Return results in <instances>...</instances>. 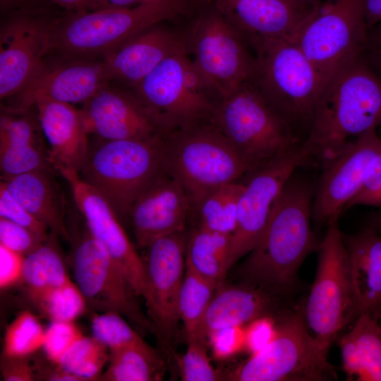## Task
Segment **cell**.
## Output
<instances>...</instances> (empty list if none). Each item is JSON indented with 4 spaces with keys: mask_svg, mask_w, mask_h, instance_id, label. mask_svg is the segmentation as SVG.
I'll use <instances>...</instances> for the list:
<instances>
[{
    "mask_svg": "<svg viewBox=\"0 0 381 381\" xmlns=\"http://www.w3.org/2000/svg\"><path fill=\"white\" fill-rule=\"evenodd\" d=\"M315 190L310 179L296 171L287 180L244 262L249 284L283 296L293 291L301 265L320 244L310 223Z\"/></svg>",
    "mask_w": 381,
    "mask_h": 381,
    "instance_id": "cell-1",
    "label": "cell"
},
{
    "mask_svg": "<svg viewBox=\"0 0 381 381\" xmlns=\"http://www.w3.org/2000/svg\"><path fill=\"white\" fill-rule=\"evenodd\" d=\"M381 126V77L363 54L327 80L308 135L302 143L310 160L320 162L352 138Z\"/></svg>",
    "mask_w": 381,
    "mask_h": 381,
    "instance_id": "cell-2",
    "label": "cell"
},
{
    "mask_svg": "<svg viewBox=\"0 0 381 381\" xmlns=\"http://www.w3.org/2000/svg\"><path fill=\"white\" fill-rule=\"evenodd\" d=\"M205 0H148L131 7L67 12L54 23L52 52L102 58L140 31L191 16Z\"/></svg>",
    "mask_w": 381,
    "mask_h": 381,
    "instance_id": "cell-3",
    "label": "cell"
},
{
    "mask_svg": "<svg viewBox=\"0 0 381 381\" xmlns=\"http://www.w3.org/2000/svg\"><path fill=\"white\" fill-rule=\"evenodd\" d=\"M251 46L256 68L250 83L303 143L326 80L292 38L261 40Z\"/></svg>",
    "mask_w": 381,
    "mask_h": 381,
    "instance_id": "cell-4",
    "label": "cell"
},
{
    "mask_svg": "<svg viewBox=\"0 0 381 381\" xmlns=\"http://www.w3.org/2000/svg\"><path fill=\"white\" fill-rule=\"evenodd\" d=\"M161 152L163 170L184 188L191 207L249 171L214 120L169 131L162 138Z\"/></svg>",
    "mask_w": 381,
    "mask_h": 381,
    "instance_id": "cell-5",
    "label": "cell"
},
{
    "mask_svg": "<svg viewBox=\"0 0 381 381\" xmlns=\"http://www.w3.org/2000/svg\"><path fill=\"white\" fill-rule=\"evenodd\" d=\"M131 89L167 133L213 120L222 99L186 52L164 59Z\"/></svg>",
    "mask_w": 381,
    "mask_h": 381,
    "instance_id": "cell-6",
    "label": "cell"
},
{
    "mask_svg": "<svg viewBox=\"0 0 381 381\" xmlns=\"http://www.w3.org/2000/svg\"><path fill=\"white\" fill-rule=\"evenodd\" d=\"M162 137L118 140L95 137L89 142L79 176L108 200L120 218L128 217L137 197L164 171Z\"/></svg>",
    "mask_w": 381,
    "mask_h": 381,
    "instance_id": "cell-7",
    "label": "cell"
},
{
    "mask_svg": "<svg viewBox=\"0 0 381 381\" xmlns=\"http://www.w3.org/2000/svg\"><path fill=\"white\" fill-rule=\"evenodd\" d=\"M187 52L222 99L250 82L256 68L248 41L206 0L185 20Z\"/></svg>",
    "mask_w": 381,
    "mask_h": 381,
    "instance_id": "cell-8",
    "label": "cell"
},
{
    "mask_svg": "<svg viewBox=\"0 0 381 381\" xmlns=\"http://www.w3.org/2000/svg\"><path fill=\"white\" fill-rule=\"evenodd\" d=\"M213 120L246 162L248 173L302 144L250 82L221 100Z\"/></svg>",
    "mask_w": 381,
    "mask_h": 381,
    "instance_id": "cell-9",
    "label": "cell"
},
{
    "mask_svg": "<svg viewBox=\"0 0 381 381\" xmlns=\"http://www.w3.org/2000/svg\"><path fill=\"white\" fill-rule=\"evenodd\" d=\"M303 299L277 318V334L260 352L237 367L229 380L236 381H328L337 380L326 351L308 330Z\"/></svg>",
    "mask_w": 381,
    "mask_h": 381,
    "instance_id": "cell-10",
    "label": "cell"
},
{
    "mask_svg": "<svg viewBox=\"0 0 381 381\" xmlns=\"http://www.w3.org/2000/svg\"><path fill=\"white\" fill-rule=\"evenodd\" d=\"M315 280L303 302L307 327L327 351L349 325L359 316L349 258L341 231L335 221L320 242Z\"/></svg>",
    "mask_w": 381,
    "mask_h": 381,
    "instance_id": "cell-11",
    "label": "cell"
},
{
    "mask_svg": "<svg viewBox=\"0 0 381 381\" xmlns=\"http://www.w3.org/2000/svg\"><path fill=\"white\" fill-rule=\"evenodd\" d=\"M68 228L75 284L86 305L94 311L117 313L143 329L154 330L123 272L85 222L82 230Z\"/></svg>",
    "mask_w": 381,
    "mask_h": 381,
    "instance_id": "cell-12",
    "label": "cell"
},
{
    "mask_svg": "<svg viewBox=\"0 0 381 381\" xmlns=\"http://www.w3.org/2000/svg\"><path fill=\"white\" fill-rule=\"evenodd\" d=\"M364 0H330L320 4L292 38L327 80L363 54L368 28Z\"/></svg>",
    "mask_w": 381,
    "mask_h": 381,
    "instance_id": "cell-13",
    "label": "cell"
},
{
    "mask_svg": "<svg viewBox=\"0 0 381 381\" xmlns=\"http://www.w3.org/2000/svg\"><path fill=\"white\" fill-rule=\"evenodd\" d=\"M7 13L0 29L1 100L18 95L52 52L58 17L33 5Z\"/></svg>",
    "mask_w": 381,
    "mask_h": 381,
    "instance_id": "cell-14",
    "label": "cell"
},
{
    "mask_svg": "<svg viewBox=\"0 0 381 381\" xmlns=\"http://www.w3.org/2000/svg\"><path fill=\"white\" fill-rule=\"evenodd\" d=\"M310 162L301 144L245 176L246 180L239 200L236 226L231 236L226 272L254 248L284 184L298 167Z\"/></svg>",
    "mask_w": 381,
    "mask_h": 381,
    "instance_id": "cell-15",
    "label": "cell"
},
{
    "mask_svg": "<svg viewBox=\"0 0 381 381\" xmlns=\"http://www.w3.org/2000/svg\"><path fill=\"white\" fill-rule=\"evenodd\" d=\"M380 150L381 137L377 128H370L321 162L322 174L312 205V219L317 224L327 226L338 221L361 188L368 164Z\"/></svg>",
    "mask_w": 381,
    "mask_h": 381,
    "instance_id": "cell-16",
    "label": "cell"
},
{
    "mask_svg": "<svg viewBox=\"0 0 381 381\" xmlns=\"http://www.w3.org/2000/svg\"><path fill=\"white\" fill-rule=\"evenodd\" d=\"M184 229L159 237L144 249L146 274L145 301L154 330L167 339L180 320L178 301L186 270Z\"/></svg>",
    "mask_w": 381,
    "mask_h": 381,
    "instance_id": "cell-17",
    "label": "cell"
},
{
    "mask_svg": "<svg viewBox=\"0 0 381 381\" xmlns=\"http://www.w3.org/2000/svg\"><path fill=\"white\" fill-rule=\"evenodd\" d=\"M56 171L69 184L76 208L92 234L121 268L136 296L145 298V265L128 238L120 217L108 200L84 181L79 173L64 168Z\"/></svg>",
    "mask_w": 381,
    "mask_h": 381,
    "instance_id": "cell-18",
    "label": "cell"
},
{
    "mask_svg": "<svg viewBox=\"0 0 381 381\" xmlns=\"http://www.w3.org/2000/svg\"><path fill=\"white\" fill-rule=\"evenodd\" d=\"M46 57L44 63L14 102L3 108L25 111L37 99L84 104L109 83L102 58H91L59 53Z\"/></svg>",
    "mask_w": 381,
    "mask_h": 381,
    "instance_id": "cell-19",
    "label": "cell"
},
{
    "mask_svg": "<svg viewBox=\"0 0 381 381\" xmlns=\"http://www.w3.org/2000/svg\"><path fill=\"white\" fill-rule=\"evenodd\" d=\"M80 110L88 134L110 140H148L167 133L130 88L110 82Z\"/></svg>",
    "mask_w": 381,
    "mask_h": 381,
    "instance_id": "cell-20",
    "label": "cell"
},
{
    "mask_svg": "<svg viewBox=\"0 0 381 381\" xmlns=\"http://www.w3.org/2000/svg\"><path fill=\"white\" fill-rule=\"evenodd\" d=\"M185 20L152 25L103 56L109 82L132 88L166 58L187 52Z\"/></svg>",
    "mask_w": 381,
    "mask_h": 381,
    "instance_id": "cell-21",
    "label": "cell"
},
{
    "mask_svg": "<svg viewBox=\"0 0 381 381\" xmlns=\"http://www.w3.org/2000/svg\"><path fill=\"white\" fill-rule=\"evenodd\" d=\"M248 41L293 38L320 4L308 0H212Z\"/></svg>",
    "mask_w": 381,
    "mask_h": 381,
    "instance_id": "cell-22",
    "label": "cell"
},
{
    "mask_svg": "<svg viewBox=\"0 0 381 381\" xmlns=\"http://www.w3.org/2000/svg\"><path fill=\"white\" fill-rule=\"evenodd\" d=\"M190 210L184 188L163 171L137 197L128 212L138 246L144 249L159 237L186 229Z\"/></svg>",
    "mask_w": 381,
    "mask_h": 381,
    "instance_id": "cell-23",
    "label": "cell"
},
{
    "mask_svg": "<svg viewBox=\"0 0 381 381\" xmlns=\"http://www.w3.org/2000/svg\"><path fill=\"white\" fill-rule=\"evenodd\" d=\"M33 107L54 169L64 168L79 173L90 142L80 110L71 104L44 98L37 99Z\"/></svg>",
    "mask_w": 381,
    "mask_h": 381,
    "instance_id": "cell-24",
    "label": "cell"
},
{
    "mask_svg": "<svg viewBox=\"0 0 381 381\" xmlns=\"http://www.w3.org/2000/svg\"><path fill=\"white\" fill-rule=\"evenodd\" d=\"M282 296L250 284L223 288L214 294L196 338L207 341L213 330L245 325L262 315L277 318L294 306L283 301Z\"/></svg>",
    "mask_w": 381,
    "mask_h": 381,
    "instance_id": "cell-25",
    "label": "cell"
},
{
    "mask_svg": "<svg viewBox=\"0 0 381 381\" xmlns=\"http://www.w3.org/2000/svg\"><path fill=\"white\" fill-rule=\"evenodd\" d=\"M3 108L0 118L1 178L42 169H54L43 141L37 114Z\"/></svg>",
    "mask_w": 381,
    "mask_h": 381,
    "instance_id": "cell-26",
    "label": "cell"
},
{
    "mask_svg": "<svg viewBox=\"0 0 381 381\" xmlns=\"http://www.w3.org/2000/svg\"><path fill=\"white\" fill-rule=\"evenodd\" d=\"M341 235L359 315L376 316L381 309V234L365 226L355 234Z\"/></svg>",
    "mask_w": 381,
    "mask_h": 381,
    "instance_id": "cell-27",
    "label": "cell"
},
{
    "mask_svg": "<svg viewBox=\"0 0 381 381\" xmlns=\"http://www.w3.org/2000/svg\"><path fill=\"white\" fill-rule=\"evenodd\" d=\"M53 171L35 170L1 179L14 198L44 222L51 232L69 241L65 200L54 178Z\"/></svg>",
    "mask_w": 381,
    "mask_h": 381,
    "instance_id": "cell-28",
    "label": "cell"
},
{
    "mask_svg": "<svg viewBox=\"0 0 381 381\" xmlns=\"http://www.w3.org/2000/svg\"><path fill=\"white\" fill-rule=\"evenodd\" d=\"M165 364L158 352L144 340L109 350L108 365L100 381L162 380Z\"/></svg>",
    "mask_w": 381,
    "mask_h": 381,
    "instance_id": "cell-29",
    "label": "cell"
},
{
    "mask_svg": "<svg viewBox=\"0 0 381 381\" xmlns=\"http://www.w3.org/2000/svg\"><path fill=\"white\" fill-rule=\"evenodd\" d=\"M231 236L192 226L187 234L186 265L219 286L226 273Z\"/></svg>",
    "mask_w": 381,
    "mask_h": 381,
    "instance_id": "cell-30",
    "label": "cell"
},
{
    "mask_svg": "<svg viewBox=\"0 0 381 381\" xmlns=\"http://www.w3.org/2000/svg\"><path fill=\"white\" fill-rule=\"evenodd\" d=\"M244 183L235 181L211 191L192 205V226L231 235L236 229Z\"/></svg>",
    "mask_w": 381,
    "mask_h": 381,
    "instance_id": "cell-31",
    "label": "cell"
},
{
    "mask_svg": "<svg viewBox=\"0 0 381 381\" xmlns=\"http://www.w3.org/2000/svg\"><path fill=\"white\" fill-rule=\"evenodd\" d=\"M56 237L51 232L45 242L24 257L22 281L28 294L49 290L71 280L56 243Z\"/></svg>",
    "mask_w": 381,
    "mask_h": 381,
    "instance_id": "cell-32",
    "label": "cell"
},
{
    "mask_svg": "<svg viewBox=\"0 0 381 381\" xmlns=\"http://www.w3.org/2000/svg\"><path fill=\"white\" fill-rule=\"evenodd\" d=\"M218 285L195 272L186 265L178 309L185 327L187 340L197 337L204 314Z\"/></svg>",
    "mask_w": 381,
    "mask_h": 381,
    "instance_id": "cell-33",
    "label": "cell"
},
{
    "mask_svg": "<svg viewBox=\"0 0 381 381\" xmlns=\"http://www.w3.org/2000/svg\"><path fill=\"white\" fill-rule=\"evenodd\" d=\"M28 295L40 311L52 322H73L87 306L81 291L71 280L59 286Z\"/></svg>",
    "mask_w": 381,
    "mask_h": 381,
    "instance_id": "cell-34",
    "label": "cell"
},
{
    "mask_svg": "<svg viewBox=\"0 0 381 381\" xmlns=\"http://www.w3.org/2000/svg\"><path fill=\"white\" fill-rule=\"evenodd\" d=\"M108 349L93 337L83 335L66 352L59 364L83 381L99 380L109 361Z\"/></svg>",
    "mask_w": 381,
    "mask_h": 381,
    "instance_id": "cell-35",
    "label": "cell"
},
{
    "mask_svg": "<svg viewBox=\"0 0 381 381\" xmlns=\"http://www.w3.org/2000/svg\"><path fill=\"white\" fill-rule=\"evenodd\" d=\"M351 332L362 362L364 381H381V322L371 314L354 321Z\"/></svg>",
    "mask_w": 381,
    "mask_h": 381,
    "instance_id": "cell-36",
    "label": "cell"
},
{
    "mask_svg": "<svg viewBox=\"0 0 381 381\" xmlns=\"http://www.w3.org/2000/svg\"><path fill=\"white\" fill-rule=\"evenodd\" d=\"M45 330L32 313L28 310L20 312L6 327L1 356L25 357L35 354L43 346Z\"/></svg>",
    "mask_w": 381,
    "mask_h": 381,
    "instance_id": "cell-37",
    "label": "cell"
},
{
    "mask_svg": "<svg viewBox=\"0 0 381 381\" xmlns=\"http://www.w3.org/2000/svg\"><path fill=\"white\" fill-rule=\"evenodd\" d=\"M92 337L109 350L116 349L143 341L140 334L114 312L95 314L92 319Z\"/></svg>",
    "mask_w": 381,
    "mask_h": 381,
    "instance_id": "cell-38",
    "label": "cell"
},
{
    "mask_svg": "<svg viewBox=\"0 0 381 381\" xmlns=\"http://www.w3.org/2000/svg\"><path fill=\"white\" fill-rule=\"evenodd\" d=\"M185 353L179 358L180 376L183 381H216L223 380L222 373L211 364L207 353V341L188 339Z\"/></svg>",
    "mask_w": 381,
    "mask_h": 381,
    "instance_id": "cell-39",
    "label": "cell"
},
{
    "mask_svg": "<svg viewBox=\"0 0 381 381\" xmlns=\"http://www.w3.org/2000/svg\"><path fill=\"white\" fill-rule=\"evenodd\" d=\"M0 217L28 229L42 242L49 238V227L22 205L2 181L0 183Z\"/></svg>",
    "mask_w": 381,
    "mask_h": 381,
    "instance_id": "cell-40",
    "label": "cell"
},
{
    "mask_svg": "<svg viewBox=\"0 0 381 381\" xmlns=\"http://www.w3.org/2000/svg\"><path fill=\"white\" fill-rule=\"evenodd\" d=\"M83 335L73 322H52L45 330L42 346L45 355L59 364L66 352Z\"/></svg>",
    "mask_w": 381,
    "mask_h": 381,
    "instance_id": "cell-41",
    "label": "cell"
},
{
    "mask_svg": "<svg viewBox=\"0 0 381 381\" xmlns=\"http://www.w3.org/2000/svg\"><path fill=\"white\" fill-rule=\"evenodd\" d=\"M43 243L28 229L0 217V245L25 256Z\"/></svg>",
    "mask_w": 381,
    "mask_h": 381,
    "instance_id": "cell-42",
    "label": "cell"
},
{
    "mask_svg": "<svg viewBox=\"0 0 381 381\" xmlns=\"http://www.w3.org/2000/svg\"><path fill=\"white\" fill-rule=\"evenodd\" d=\"M277 318L262 315L245 325V350L250 356L260 352L274 341L277 334Z\"/></svg>",
    "mask_w": 381,
    "mask_h": 381,
    "instance_id": "cell-43",
    "label": "cell"
},
{
    "mask_svg": "<svg viewBox=\"0 0 381 381\" xmlns=\"http://www.w3.org/2000/svg\"><path fill=\"white\" fill-rule=\"evenodd\" d=\"M244 326L226 327L209 334L207 341L214 357L226 359L245 350Z\"/></svg>",
    "mask_w": 381,
    "mask_h": 381,
    "instance_id": "cell-44",
    "label": "cell"
},
{
    "mask_svg": "<svg viewBox=\"0 0 381 381\" xmlns=\"http://www.w3.org/2000/svg\"><path fill=\"white\" fill-rule=\"evenodd\" d=\"M356 205L381 207V150L368 164L361 188L346 210Z\"/></svg>",
    "mask_w": 381,
    "mask_h": 381,
    "instance_id": "cell-45",
    "label": "cell"
},
{
    "mask_svg": "<svg viewBox=\"0 0 381 381\" xmlns=\"http://www.w3.org/2000/svg\"><path fill=\"white\" fill-rule=\"evenodd\" d=\"M343 369L348 380L364 381V371L354 338L349 331L339 341Z\"/></svg>",
    "mask_w": 381,
    "mask_h": 381,
    "instance_id": "cell-46",
    "label": "cell"
},
{
    "mask_svg": "<svg viewBox=\"0 0 381 381\" xmlns=\"http://www.w3.org/2000/svg\"><path fill=\"white\" fill-rule=\"evenodd\" d=\"M24 257L0 245V288L1 290L22 281Z\"/></svg>",
    "mask_w": 381,
    "mask_h": 381,
    "instance_id": "cell-47",
    "label": "cell"
},
{
    "mask_svg": "<svg viewBox=\"0 0 381 381\" xmlns=\"http://www.w3.org/2000/svg\"><path fill=\"white\" fill-rule=\"evenodd\" d=\"M31 356L25 357L1 356L0 369L3 380L5 381L36 380Z\"/></svg>",
    "mask_w": 381,
    "mask_h": 381,
    "instance_id": "cell-48",
    "label": "cell"
},
{
    "mask_svg": "<svg viewBox=\"0 0 381 381\" xmlns=\"http://www.w3.org/2000/svg\"><path fill=\"white\" fill-rule=\"evenodd\" d=\"M36 380L83 381L80 377L67 371L60 364L50 360L46 355L31 356Z\"/></svg>",
    "mask_w": 381,
    "mask_h": 381,
    "instance_id": "cell-49",
    "label": "cell"
},
{
    "mask_svg": "<svg viewBox=\"0 0 381 381\" xmlns=\"http://www.w3.org/2000/svg\"><path fill=\"white\" fill-rule=\"evenodd\" d=\"M363 55L381 77V22L368 29Z\"/></svg>",
    "mask_w": 381,
    "mask_h": 381,
    "instance_id": "cell-50",
    "label": "cell"
},
{
    "mask_svg": "<svg viewBox=\"0 0 381 381\" xmlns=\"http://www.w3.org/2000/svg\"><path fill=\"white\" fill-rule=\"evenodd\" d=\"M363 13L368 29L381 22V0H364Z\"/></svg>",
    "mask_w": 381,
    "mask_h": 381,
    "instance_id": "cell-51",
    "label": "cell"
},
{
    "mask_svg": "<svg viewBox=\"0 0 381 381\" xmlns=\"http://www.w3.org/2000/svg\"><path fill=\"white\" fill-rule=\"evenodd\" d=\"M65 9L67 12H83L94 10L92 0H46Z\"/></svg>",
    "mask_w": 381,
    "mask_h": 381,
    "instance_id": "cell-52",
    "label": "cell"
},
{
    "mask_svg": "<svg viewBox=\"0 0 381 381\" xmlns=\"http://www.w3.org/2000/svg\"><path fill=\"white\" fill-rule=\"evenodd\" d=\"M148 0H92L94 10L131 7Z\"/></svg>",
    "mask_w": 381,
    "mask_h": 381,
    "instance_id": "cell-53",
    "label": "cell"
},
{
    "mask_svg": "<svg viewBox=\"0 0 381 381\" xmlns=\"http://www.w3.org/2000/svg\"><path fill=\"white\" fill-rule=\"evenodd\" d=\"M32 0H0L1 12L7 13L33 5Z\"/></svg>",
    "mask_w": 381,
    "mask_h": 381,
    "instance_id": "cell-54",
    "label": "cell"
},
{
    "mask_svg": "<svg viewBox=\"0 0 381 381\" xmlns=\"http://www.w3.org/2000/svg\"><path fill=\"white\" fill-rule=\"evenodd\" d=\"M365 226L381 234V210L373 212L367 216Z\"/></svg>",
    "mask_w": 381,
    "mask_h": 381,
    "instance_id": "cell-55",
    "label": "cell"
},
{
    "mask_svg": "<svg viewBox=\"0 0 381 381\" xmlns=\"http://www.w3.org/2000/svg\"><path fill=\"white\" fill-rule=\"evenodd\" d=\"M378 318H381V309L380 310V311L378 312V313L376 315Z\"/></svg>",
    "mask_w": 381,
    "mask_h": 381,
    "instance_id": "cell-56",
    "label": "cell"
},
{
    "mask_svg": "<svg viewBox=\"0 0 381 381\" xmlns=\"http://www.w3.org/2000/svg\"><path fill=\"white\" fill-rule=\"evenodd\" d=\"M308 1H318V0H308Z\"/></svg>",
    "mask_w": 381,
    "mask_h": 381,
    "instance_id": "cell-57",
    "label": "cell"
},
{
    "mask_svg": "<svg viewBox=\"0 0 381 381\" xmlns=\"http://www.w3.org/2000/svg\"><path fill=\"white\" fill-rule=\"evenodd\" d=\"M378 319L380 320V322H381V318H378Z\"/></svg>",
    "mask_w": 381,
    "mask_h": 381,
    "instance_id": "cell-58",
    "label": "cell"
}]
</instances>
